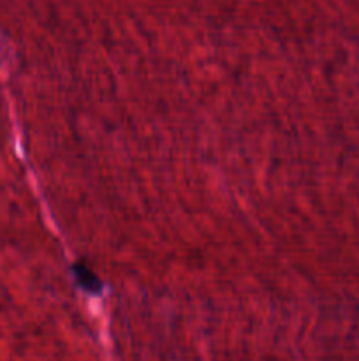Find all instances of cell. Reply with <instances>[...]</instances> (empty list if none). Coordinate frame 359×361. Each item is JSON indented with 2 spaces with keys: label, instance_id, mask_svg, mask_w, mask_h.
<instances>
[{
  "label": "cell",
  "instance_id": "1",
  "mask_svg": "<svg viewBox=\"0 0 359 361\" xmlns=\"http://www.w3.org/2000/svg\"><path fill=\"white\" fill-rule=\"evenodd\" d=\"M74 275H76L77 279V284L83 289H87V291L95 293L101 289V281H99V277L95 275V271L92 270V268H88L87 264L77 263L76 267H74Z\"/></svg>",
  "mask_w": 359,
  "mask_h": 361
}]
</instances>
